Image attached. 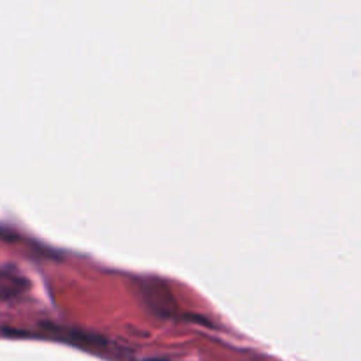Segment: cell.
I'll return each instance as SVG.
<instances>
[{"mask_svg": "<svg viewBox=\"0 0 361 361\" xmlns=\"http://www.w3.org/2000/svg\"><path fill=\"white\" fill-rule=\"evenodd\" d=\"M145 298H147L148 305L155 310L157 314L162 316H169L176 310V303L173 300L171 293L166 288L164 284H159V282H148L143 288Z\"/></svg>", "mask_w": 361, "mask_h": 361, "instance_id": "obj_1", "label": "cell"}, {"mask_svg": "<svg viewBox=\"0 0 361 361\" xmlns=\"http://www.w3.org/2000/svg\"><path fill=\"white\" fill-rule=\"evenodd\" d=\"M147 361H166V360H147Z\"/></svg>", "mask_w": 361, "mask_h": 361, "instance_id": "obj_2", "label": "cell"}]
</instances>
